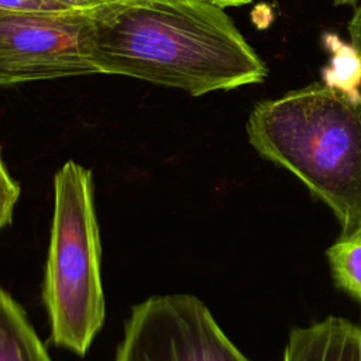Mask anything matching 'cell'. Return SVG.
Returning a JSON list of instances; mask_svg holds the SVG:
<instances>
[{
  "mask_svg": "<svg viewBox=\"0 0 361 361\" xmlns=\"http://www.w3.org/2000/svg\"><path fill=\"white\" fill-rule=\"evenodd\" d=\"M97 73L175 87L190 96L262 83L268 68L224 8L207 0H123L94 21Z\"/></svg>",
  "mask_w": 361,
  "mask_h": 361,
  "instance_id": "obj_1",
  "label": "cell"
},
{
  "mask_svg": "<svg viewBox=\"0 0 361 361\" xmlns=\"http://www.w3.org/2000/svg\"><path fill=\"white\" fill-rule=\"evenodd\" d=\"M252 148L298 176L337 217L340 238L361 233V92L323 82L258 102L247 120Z\"/></svg>",
  "mask_w": 361,
  "mask_h": 361,
  "instance_id": "obj_2",
  "label": "cell"
},
{
  "mask_svg": "<svg viewBox=\"0 0 361 361\" xmlns=\"http://www.w3.org/2000/svg\"><path fill=\"white\" fill-rule=\"evenodd\" d=\"M92 171L68 161L54 178V216L42 282L51 341L85 355L106 316Z\"/></svg>",
  "mask_w": 361,
  "mask_h": 361,
  "instance_id": "obj_3",
  "label": "cell"
},
{
  "mask_svg": "<svg viewBox=\"0 0 361 361\" xmlns=\"http://www.w3.org/2000/svg\"><path fill=\"white\" fill-rule=\"evenodd\" d=\"M104 8L0 13V87L97 73L89 37Z\"/></svg>",
  "mask_w": 361,
  "mask_h": 361,
  "instance_id": "obj_4",
  "label": "cell"
},
{
  "mask_svg": "<svg viewBox=\"0 0 361 361\" xmlns=\"http://www.w3.org/2000/svg\"><path fill=\"white\" fill-rule=\"evenodd\" d=\"M116 361H250L223 333L206 305L186 293L135 305Z\"/></svg>",
  "mask_w": 361,
  "mask_h": 361,
  "instance_id": "obj_5",
  "label": "cell"
},
{
  "mask_svg": "<svg viewBox=\"0 0 361 361\" xmlns=\"http://www.w3.org/2000/svg\"><path fill=\"white\" fill-rule=\"evenodd\" d=\"M283 361H361V327L330 316L289 333Z\"/></svg>",
  "mask_w": 361,
  "mask_h": 361,
  "instance_id": "obj_6",
  "label": "cell"
},
{
  "mask_svg": "<svg viewBox=\"0 0 361 361\" xmlns=\"http://www.w3.org/2000/svg\"><path fill=\"white\" fill-rule=\"evenodd\" d=\"M0 361H52L21 305L1 286Z\"/></svg>",
  "mask_w": 361,
  "mask_h": 361,
  "instance_id": "obj_7",
  "label": "cell"
},
{
  "mask_svg": "<svg viewBox=\"0 0 361 361\" xmlns=\"http://www.w3.org/2000/svg\"><path fill=\"white\" fill-rule=\"evenodd\" d=\"M326 48L333 52L331 62L323 69V83L344 92H358L361 83V59L353 45L344 44L333 34L323 37Z\"/></svg>",
  "mask_w": 361,
  "mask_h": 361,
  "instance_id": "obj_8",
  "label": "cell"
},
{
  "mask_svg": "<svg viewBox=\"0 0 361 361\" xmlns=\"http://www.w3.org/2000/svg\"><path fill=\"white\" fill-rule=\"evenodd\" d=\"M327 259L336 283L361 302V237L338 238L327 250Z\"/></svg>",
  "mask_w": 361,
  "mask_h": 361,
  "instance_id": "obj_9",
  "label": "cell"
},
{
  "mask_svg": "<svg viewBox=\"0 0 361 361\" xmlns=\"http://www.w3.org/2000/svg\"><path fill=\"white\" fill-rule=\"evenodd\" d=\"M20 192V185L10 176L0 154V228L11 223Z\"/></svg>",
  "mask_w": 361,
  "mask_h": 361,
  "instance_id": "obj_10",
  "label": "cell"
},
{
  "mask_svg": "<svg viewBox=\"0 0 361 361\" xmlns=\"http://www.w3.org/2000/svg\"><path fill=\"white\" fill-rule=\"evenodd\" d=\"M59 11H89L113 6L123 0H41Z\"/></svg>",
  "mask_w": 361,
  "mask_h": 361,
  "instance_id": "obj_11",
  "label": "cell"
},
{
  "mask_svg": "<svg viewBox=\"0 0 361 361\" xmlns=\"http://www.w3.org/2000/svg\"><path fill=\"white\" fill-rule=\"evenodd\" d=\"M59 11L41 0H0V13H48Z\"/></svg>",
  "mask_w": 361,
  "mask_h": 361,
  "instance_id": "obj_12",
  "label": "cell"
},
{
  "mask_svg": "<svg viewBox=\"0 0 361 361\" xmlns=\"http://www.w3.org/2000/svg\"><path fill=\"white\" fill-rule=\"evenodd\" d=\"M347 30H348V34H350L351 45L357 51V54L361 59V1L355 7L353 16L350 17Z\"/></svg>",
  "mask_w": 361,
  "mask_h": 361,
  "instance_id": "obj_13",
  "label": "cell"
},
{
  "mask_svg": "<svg viewBox=\"0 0 361 361\" xmlns=\"http://www.w3.org/2000/svg\"><path fill=\"white\" fill-rule=\"evenodd\" d=\"M221 8H226V7H238V6H244V4H248L251 3L252 0H207Z\"/></svg>",
  "mask_w": 361,
  "mask_h": 361,
  "instance_id": "obj_14",
  "label": "cell"
},
{
  "mask_svg": "<svg viewBox=\"0 0 361 361\" xmlns=\"http://www.w3.org/2000/svg\"><path fill=\"white\" fill-rule=\"evenodd\" d=\"M357 0H334L336 6H347V4H354Z\"/></svg>",
  "mask_w": 361,
  "mask_h": 361,
  "instance_id": "obj_15",
  "label": "cell"
},
{
  "mask_svg": "<svg viewBox=\"0 0 361 361\" xmlns=\"http://www.w3.org/2000/svg\"><path fill=\"white\" fill-rule=\"evenodd\" d=\"M355 237H361V233H360V234H358V235H355Z\"/></svg>",
  "mask_w": 361,
  "mask_h": 361,
  "instance_id": "obj_16",
  "label": "cell"
}]
</instances>
